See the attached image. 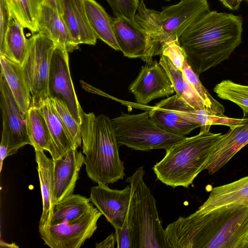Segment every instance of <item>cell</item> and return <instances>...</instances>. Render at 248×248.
Here are the masks:
<instances>
[{
	"mask_svg": "<svg viewBox=\"0 0 248 248\" xmlns=\"http://www.w3.org/2000/svg\"><path fill=\"white\" fill-rule=\"evenodd\" d=\"M168 248H248V205L180 217L165 229Z\"/></svg>",
	"mask_w": 248,
	"mask_h": 248,
	"instance_id": "obj_1",
	"label": "cell"
},
{
	"mask_svg": "<svg viewBox=\"0 0 248 248\" xmlns=\"http://www.w3.org/2000/svg\"><path fill=\"white\" fill-rule=\"evenodd\" d=\"M241 16L210 11L179 38L186 60L198 75L229 59L242 41Z\"/></svg>",
	"mask_w": 248,
	"mask_h": 248,
	"instance_id": "obj_2",
	"label": "cell"
},
{
	"mask_svg": "<svg viewBox=\"0 0 248 248\" xmlns=\"http://www.w3.org/2000/svg\"><path fill=\"white\" fill-rule=\"evenodd\" d=\"M81 118L82 149L88 176L95 183L106 185L123 179L124 168L111 120L103 114L96 116L83 110Z\"/></svg>",
	"mask_w": 248,
	"mask_h": 248,
	"instance_id": "obj_3",
	"label": "cell"
},
{
	"mask_svg": "<svg viewBox=\"0 0 248 248\" xmlns=\"http://www.w3.org/2000/svg\"><path fill=\"white\" fill-rule=\"evenodd\" d=\"M210 11L207 0H180L176 4L163 7L161 12L147 8L141 0L135 20L149 37L142 60L150 62L154 56H160L166 43L178 40L191 25Z\"/></svg>",
	"mask_w": 248,
	"mask_h": 248,
	"instance_id": "obj_4",
	"label": "cell"
},
{
	"mask_svg": "<svg viewBox=\"0 0 248 248\" xmlns=\"http://www.w3.org/2000/svg\"><path fill=\"white\" fill-rule=\"evenodd\" d=\"M210 127H201L200 133L186 138L170 149L153 167L158 180L173 188H188L202 170L216 146L221 133H213Z\"/></svg>",
	"mask_w": 248,
	"mask_h": 248,
	"instance_id": "obj_5",
	"label": "cell"
},
{
	"mask_svg": "<svg viewBox=\"0 0 248 248\" xmlns=\"http://www.w3.org/2000/svg\"><path fill=\"white\" fill-rule=\"evenodd\" d=\"M144 173L140 167L125 180L131 188L127 222L132 248H168L155 200L143 179Z\"/></svg>",
	"mask_w": 248,
	"mask_h": 248,
	"instance_id": "obj_6",
	"label": "cell"
},
{
	"mask_svg": "<svg viewBox=\"0 0 248 248\" xmlns=\"http://www.w3.org/2000/svg\"><path fill=\"white\" fill-rule=\"evenodd\" d=\"M119 145L135 150H167L186 137L169 133L152 119L149 111L139 114H121L111 119Z\"/></svg>",
	"mask_w": 248,
	"mask_h": 248,
	"instance_id": "obj_7",
	"label": "cell"
},
{
	"mask_svg": "<svg viewBox=\"0 0 248 248\" xmlns=\"http://www.w3.org/2000/svg\"><path fill=\"white\" fill-rule=\"evenodd\" d=\"M56 46L52 40L40 32L28 39L27 53L21 67L31 95V106L41 108L49 97L50 66Z\"/></svg>",
	"mask_w": 248,
	"mask_h": 248,
	"instance_id": "obj_8",
	"label": "cell"
},
{
	"mask_svg": "<svg viewBox=\"0 0 248 248\" xmlns=\"http://www.w3.org/2000/svg\"><path fill=\"white\" fill-rule=\"evenodd\" d=\"M102 214L96 207L80 218L55 225L39 226L45 245L51 248H79L92 237Z\"/></svg>",
	"mask_w": 248,
	"mask_h": 248,
	"instance_id": "obj_9",
	"label": "cell"
},
{
	"mask_svg": "<svg viewBox=\"0 0 248 248\" xmlns=\"http://www.w3.org/2000/svg\"><path fill=\"white\" fill-rule=\"evenodd\" d=\"M0 106L2 118L1 141L7 144L9 156L31 143L27 130V113L21 109L2 72L0 75Z\"/></svg>",
	"mask_w": 248,
	"mask_h": 248,
	"instance_id": "obj_10",
	"label": "cell"
},
{
	"mask_svg": "<svg viewBox=\"0 0 248 248\" xmlns=\"http://www.w3.org/2000/svg\"><path fill=\"white\" fill-rule=\"evenodd\" d=\"M197 110L176 93L160 101L149 111L152 119L161 128L185 136L199 127L195 123Z\"/></svg>",
	"mask_w": 248,
	"mask_h": 248,
	"instance_id": "obj_11",
	"label": "cell"
},
{
	"mask_svg": "<svg viewBox=\"0 0 248 248\" xmlns=\"http://www.w3.org/2000/svg\"><path fill=\"white\" fill-rule=\"evenodd\" d=\"M48 96L62 101L76 121L81 123L80 107L71 77L68 52L56 45L50 63L48 83Z\"/></svg>",
	"mask_w": 248,
	"mask_h": 248,
	"instance_id": "obj_12",
	"label": "cell"
},
{
	"mask_svg": "<svg viewBox=\"0 0 248 248\" xmlns=\"http://www.w3.org/2000/svg\"><path fill=\"white\" fill-rule=\"evenodd\" d=\"M129 91L136 102L146 105L156 98L169 96L174 89L164 68L156 61L146 62L131 84Z\"/></svg>",
	"mask_w": 248,
	"mask_h": 248,
	"instance_id": "obj_13",
	"label": "cell"
},
{
	"mask_svg": "<svg viewBox=\"0 0 248 248\" xmlns=\"http://www.w3.org/2000/svg\"><path fill=\"white\" fill-rule=\"evenodd\" d=\"M91 189L89 199L115 230L121 228L127 217L131 197V186L121 190L99 183Z\"/></svg>",
	"mask_w": 248,
	"mask_h": 248,
	"instance_id": "obj_14",
	"label": "cell"
},
{
	"mask_svg": "<svg viewBox=\"0 0 248 248\" xmlns=\"http://www.w3.org/2000/svg\"><path fill=\"white\" fill-rule=\"evenodd\" d=\"M84 156L77 148L70 150L63 157L54 161L53 202L55 205L73 194Z\"/></svg>",
	"mask_w": 248,
	"mask_h": 248,
	"instance_id": "obj_15",
	"label": "cell"
},
{
	"mask_svg": "<svg viewBox=\"0 0 248 248\" xmlns=\"http://www.w3.org/2000/svg\"><path fill=\"white\" fill-rule=\"evenodd\" d=\"M113 31L119 49L124 56L130 58H143L149 37L135 19L123 17L113 18Z\"/></svg>",
	"mask_w": 248,
	"mask_h": 248,
	"instance_id": "obj_16",
	"label": "cell"
},
{
	"mask_svg": "<svg viewBox=\"0 0 248 248\" xmlns=\"http://www.w3.org/2000/svg\"><path fill=\"white\" fill-rule=\"evenodd\" d=\"M248 144V120L243 124L230 127L216 146L203 170H207L210 174L215 173Z\"/></svg>",
	"mask_w": 248,
	"mask_h": 248,
	"instance_id": "obj_17",
	"label": "cell"
},
{
	"mask_svg": "<svg viewBox=\"0 0 248 248\" xmlns=\"http://www.w3.org/2000/svg\"><path fill=\"white\" fill-rule=\"evenodd\" d=\"M61 16L75 44L95 45L97 38L89 24L84 0H62Z\"/></svg>",
	"mask_w": 248,
	"mask_h": 248,
	"instance_id": "obj_18",
	"label": "cell"
},
{
	"mask_svg": "<svg viewBox=\"0 0 248 248\" xmlns=\"http://www.w3.org/2000/svg\"><path fill=\"white\" fill-rule=\"evenodd\" d=\"M41 108L47 124L51 145L48 152L54 161L64 157L73 148L78 149L56 110L53 100L48 97Z\"/></svg>",
	"mask_w": 248,
	"mask_h": 248,
	"instance_id": "obj_19",
	"label": "cell"
},
{
	"mask_svg": "<svg viewBox=\"0 0 248 248\" xmlns=\"http://www.w3.org/2000/svg\"><path fill=\"white\" fill-rule=\"evenodd\" d=\"M38 32L52 40L68 52L79 48L74 42L62 16L54 9L41 4L38 20Z\"/></svg>",
	"mask_w": 248,
	"mask_h": 248,
	"instance_id": "obj_20",
	"label": "cell"
},
{
	"mask_svg": "<svg viewBox=\"0 0 248 248\" xmlns=\"http://www.w3.org/2000/svg\"><path fill=\"white\" fill-rule=\"evenodd\" d=\"M232 204L248 205V176L213 188L208 199L196 212L205 213Z\"/></svg>",
	"mask_w": 248,
	"mask_h": 248,
	"instance_id": "obj_21",
	"label": "cell"
},
{
	"mask_svg": "<svg viewBox=\"0 0 248 248\" xmlns=\"http://www.w3.org/2000/svg\"><path fill=\"white\" fill-rule=\"evenodd\" d=\"M34 151L43 203L39 226H48L50 224L55 207L53 202L54 160L47 157L44 150L35 149Z\"/></svg>",
	"mask_w": 248,
	"mask_h": 248,
	"instance_id": "obj_22",
	"label": "cell"
},
{
	"mask_svg": "<svg viewBox=\"0 0 248 248\" xmlns=\"http://www.w3.org/2000/svg\"><path fill=\"white\" fill-rule=\"evenodd\" d=\"M1 72L22 110L27 113L31 104V95L21 65L4 55H0Z\"/></svg>",
	"mask_w": 248,
	"mask_h": 248,
	"instance_id": "obj_23",
	"label": "cell"
},
{
	"mask_svg": "<svg viewBox=\"0 0 248 248\" xmlns=\"http://www.w3.org/2000/svg\"><path fill=\"white\" fill-rule=\"evenodd\" d=\"M84 4L89 24L96 38L120 50L113 31V18L94 0H84Z\"/></svg>",
	"mask_w": 248,
	"mask_h": 248,
	"instance_id": "obj_24",
	"label": "cell"
},
{
	"mask_svg": "<svg viewBox=\"0 0 248 248\" xmlns=\"http://www.w3.org/2000/svg\"><path fill=\"white\" fill-rule=\"evenodd\" d=\"M159 63L168 75L176 94L195 109L206 110L202 100L186 78L182 70L176 67L167 57L163 55H160Z\"/></svg>",
	"mask_w": 248,
	"mask_h": 248,
	"instance_id": "obj_25",
	"label": "cell"
},
{
	"mask_svg": "<svg viewBox=\"0 0 248 248\" xmlns=\"http://www.w3.org/2000/svg\"><path fill=\"white\" fill-rule=\"evenodd\" d=\"M93 207L89 198L79 194H72L55 205L49 225L78 219Z\"/></svg>",
	"mask_w": 248,
	"mask_h": 248,
	"instance_id": "obj_26",
	"label": "cell"
},
{
	"mask_svg": "<svg viewBox=\"0 0 248 248\" xmlns=\"http://www.w3.org/2000/svg\"><path fill=\"white\" fill-rule=\"evenodd\" d=\"M27 130L34 149L49 151L51 138L45 117L41 108L31 106L27 112Z\"/></svg>",
	"mask_w": 248,
	"mask_h": 248,
	"instance_id": "obj_27",
	"label": "cell"
},
{
	"mask_svg": "<svg viewBox=\"0 0 248 248\" xmlns=\"http://www.w3.org/2000/svg\"><path fill=\"white\" fill-rule=\"evenodd\" d=\"M24 27L18 21L12 18L6 33L2 55L22 65L25 59L28 39L24 33Z\"/></svg>",
	"mask_w": 248,
	"mask_h": 248,
	"instance_id": "obj_28",
	"label": "cell"
},
{
	"mask_svg": "<svg viewBox=\"0 0 248 248\" xmlns=\"http://www.w3.org/2000/svg\"><path fill=\"white\" fill-rule=\"evenodd\" d=\"M12 17L29 30L38 32V20L41 4L37 0H6Z\"/></svg>",
	"mask_w": 248,
	"mask_h": 248,
	"instance_id": "obj_29",
	"label": "cell"
},
{
	"mask_svg": "<svg viewBox=\"0 0 248 248\" xmlns=\"http://www.w3.org/2000/svg\"><path fill=\"white\" fill-rule=\"evenodd\" d=\"M214 91L219 98L237 105L243 111V118H248V86L224 80L215 86Z\"/></svg>",
	"mask_w": 248,
	"mask_h": 248,
	"instance_id": "obj_30",
	"label": "cell"
},
{
	"mask_svg": "<svg viewBox=\"0 0 248 248\" xmlns=\"http://www.w3.org/2000/svg\"><path fill=\"white\" fill-rule=\"evenodd\" d=\"M182 70L189 83L202 100L206 110L216 115H224V106L211 96L201 82L196 74L186 60Z\"/></svg>",
	"mask_w": 248,
	"mask_h": 248,
	"instance_id": "obj_31",
	"label": "cell"
},
{
	"mask_svg": "<svg viewBox=\"0 0 248 248\" xmlns=\"http://www.w3.org/2000/svg\"><path fill=\"white\" fill-rule=\"evenodd\" d=\"M52 99L61 120L69 133L76 147L78 148L81 146L82 144L80 124L76 121L62 101L56 98Z\"/></svg>",
	"mask_w": 248,
	"mask_h": 248,
	"instance_id": "obj_32",
	"label": "cell"
},
{
	"mask_svg": "<svg viewBox=\"0 0 248 248\" xmlns=\"http://www.w3.org/2000/svg\"><path fill=\"white\" fill-rule=\"evenodd\" d=\"M116 17L134 20L139 0H106Z\"/></svg>",
	"mask_w": 248,
	"mask_h": 248,
	"instance_id": "obj_33",
	"label": "cell"
},
{
	"mask_svg": "<svg viewBox=\"0 0 248 248\" xmlns=\"http://www.w3.org/2000/svg\"><path fill=\"white\" fill-rule=\"evenodd\" d=\"M161 55L167 57L176 67L182 70L186 55L178 40L166 43L163 47Z\"/></svg>",
	"mask_w": 248,
	"mask_h": 248,
	"instance_id": "obj_34",
	"label": "cell"
},
{
	"mask_svg": "<svg viewBox=\"0 0 248 248\" xmlns=\"http://www.w3.org/2000/svg\"><path fill=\"white\" fill-rule=\"evenodd\" d=\"M0 55H2L4 48L6 33L13 18L6 0H0Z\"/></svg>",
	"mask_w": 248,
	"mask_h": 248,
	"instance_id": "obj_35",
	"label": "cell"
},
{
	"mask_svg": "<svg viewBox=\"0 0 248 248\" xmlns=\"http://www.w3.org/2000/svg\"><path fill=\"white\" fill-rule=\"evenodd\" d=\"M114 234L118 248H132V237L127 222V217L123 226L115 230Z\"/></svg>",
	"mask_w": 248,
	"mask_h": 248,
	"instance_id": "obj_36",
	"label": "cell"
},
{
	"mask_svg": "<svg viewBox=\"0 0 248 248\" xmlns=\"http://www.w3.org/2000/svg\"><path fill=\"white\" fill-rule=\"evenodd\" d=\"M41 4L46 5L56 11L61 15L62 13V0H37Z\"/></svg>",
	"mask_w": 248,
	"mask_h": 248,
	"instance_id": "obj_37",
	"label": "cell"
},
{
	"mask_svg": "<svg viewBox=\"0 0 248 248\" xmlns=\"http://www.w3.org/2000/svg\"><path fill=\"white\" fill-rule=\"evenodd\" d=\"M116 239L114 233L109 235L104 240L99 243L96 244V248H114Z\"/></svg>",
	"mask_w": 248,
	"mask_h": 248,
	"instance_id": "obj_38",
	"label": "cell"
},
{
	"mask_svg": "<svg viewBox=\"0 0 248 248\" xmlns=\"http://www.w3.org/2000/svg\"><path fill=\"white\" fill-rule=\"evenodd\" d=\"M227 8L232 10H238L243 0H219Z\"/></svg>",
	"mask_w": 248,
	"mask_h": 248,
	"instance_id": "obj_39",
	"label": "cell"
},
{
	"mask_svg": "<svg viewBox=\"0 0 248 248\" xmlns=\"http://www.w3.org/2000/svg\"><path fill=\"white\" fill-rule=\"evenodd\" d=\"M244 0L246 2V3H247V4L248 5V0Z\"/></svg>",
	"mask_w": 248,
	"mask_h": 248,
	"instance_id": "obj_40",
	"label": "cell"
},
{
	"mask_svg": "<svg viewBox=\"0 0 248 248\" xmlns=\"http://www.w3.org/2000/svg\"><path fill=\"white\" fill-rule=\"evenodd\" d=\"M165 0V1H170V0Z\"/></svg>",
	"mask_w": 248,
	"mask_h": 248,
	"instance_id": "obj_41",
	"label": "cell"
}]
</instances>
